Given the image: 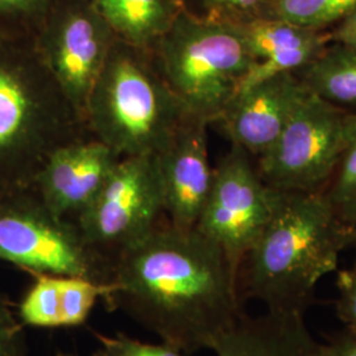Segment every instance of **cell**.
<instances>
[{
    "label": "cell",
    "instance_id": "6da1fadb",
    "mask_svg": "<svg viewBox=\"0 0 356 356\" xmlns=\"http://www.w3.org/2000/svg\"><path fill=\"white\" fill-rule=\"evenodd\" d=\"M110 284L108 310H122L185 355L211 350L244 314L225 252L195 227L168 219L115 259Z\"/></svg>",
    "mask_w": 356,
    "mask_h": 356
},
{
    "label": "cell",
    "instance_id": "7a4b0ae2",
    "mask_svg": "<svg viewBox=\"0 0 356 356\" xmlns=\"http://www.w3.org/2000/svg\"><path fill=\"white\" fill-rule=\"evenodd\" d=\"M353 231L332 210L325 191L285 193L238 270L242 301L267 312L305 316L319 281L338 269Z\"/></svg>",
    "mask_w": 356,
    "mask_h": 356
},
{
    "label": "cell",
    "instance_id": "3957f363",
    "mask_svg": "<svg viewBox=\"0 0 356 356\" xmlns=\"http://www.w3.org/2000/svg\"><path fill=\"white\" fill-rule=\"evenodd\" d=\"M88 131L33 35L0 31V191L31 188L51 153Z\"/></svg>",
    "mask_w": 356,
    "mask_h": 356
},
{
    "label": "cell",
    "instance_id": "277c9868",
    "mask_svg": "<svg viewBox=\"0 0 356 356\" xmlns=\"http://www.w3.org/2000/svg\"><path fill=\"white\" fill-rule=\"evenodd\" d=\"M152 51L116 38L90 92V134L120 157L157 156L188 116Z\"/></svg>",
    "mask_w": 356,
    "mask_h": 356
},
{
    "label": "cell",
    "instance_id": "5b68a950",
    "mask_svg": "<svg viewBox=\"0 0 356 356\" xmlns=\"http://www.w3.org/2000/svg\"><path fill=\"white\" fill-rule=\"evenodd\" d=\"M151 51L186 113L210 124L218 122L254 66L239 26L185 11Z\"/></svg>",
    "mask_w": 356,
    "mask_h": 356
},
{
    "label": "cell",
    "instance_id": "8992f818",
    "mask_svg": "<svg viewBox=\"0 0 356 356\" xmlns=\"http://www.w3.org/2000/svg\"><path fill=\"white\" fill-rule=\"evenodd\" d=\"M0 261L101 284L110 282L113 267L83 241L76 222L56 216L32 186L0 191Z\"/></svg>",
    "mask_w": 356,
    "mask_h": 356
},
{
    "label": "cell",
    "instance_id": "52a82bcc",
    "mask_svg": "<svg viewBox=\"0 0 356 356\" xmlns=\"http://www.w3.org/2000/svg\"><path fill=\"white\" fill-rule=\"evenodd\" d=\"M351 116L353 111L310 92L279 139L256 159L259 175L276 191H326L342 157Z\"/></svg>",
    "mask_w": 356,
    "mask_h": 356
},
{
    "label": "cell",
    "instance_id": "ba28073f",
    "mask_svg": "<svg viewBox=\"0 0 356 356\" xmlns=\"http://www.w3.org/2000/svg\"><path fill=\"white\" fill-rule=\"evenodd\" d=\"M164 195L156 156L122 157L89 206L76 216L83 241L111 263L161 222Z\"/></svg>",
    "mask_w": 356,
    "mask_h": 356
},
{
    "label": "cell",
    "instance_id": "9c48e42d",
    "mask_svg": "<svg viewBox=\"0 0 356 356\" xmlns=\"http://www.w3.org/2000/svg\"><path fill=\"white\" fill-rule=\"evenodd\" d=\"M259 175L251 154L232 145L216 168L213 185L195 229L225 252L236 272L280 200Z\"/></svg>",
    "mask_w": 356,
    "mask_h": 356
},
{
    "label": "cell",
    "instance_id": "30bf717a",
    "mask_svg": "<svg viewBox=\"0 0 356 356\" xmlns=\"http://www.w3.org/2000/svg\"><path fill=\"white\" fill-rule=\"evenodd\" d=\"M42 61L85 120L116 36L94 0H57L33 33Z\"/></svg>",
    "mask_w": 356,
    "mask_h": 356
},
{
    "label": "cell",
    "instance_id": "8fae6325",
    "mask_svg": "<svg viewBox=\"0 0 356 356\" xmlns=\"http://www.w3.org/2000/svg\"><path fill=\"white\" fill-rule=\"evenodd\" d=\"M309 94L293 73L269 76L239 90L216 123L232 145L257 159L279 139Z\"/></svg>",
    "mask_w": 356,
    "mask_h": 356
},
{
    "label": "cell",
    "instance_id": "7c38bea8",
    "mask_svg": "<svg viewBox=\"0 0 356 356\" xmlns=\"http://www.w3.org/2000/svg\"><path fill=\"white\" fill-rule=\"evenodd\" d=\"M207 123L188 115L165 148L156 156L166 219L179 229H194L213 185Z\"/></svg>",
    "mask_w": 356,
    "mask_h": 356
},
{
    "label": "cell",
    "instance_id": "4fadbf2b",
    "mask_svg": "<svg viewBox=\"0 0 356 356\" xmlns=\"http://www.w3.org/2000/svg\"><path fill=\"white\" fill-rule=\"evenodd\" d=\"M120 159L88 131L51 153L32 188L56 216L74 222L102 189Z\"/></svg>",
    "mask_w": 356,
    "mask_h": 356
},
{
    "label": "cell",
    "instance_id": "5bb4252c",
    "mask_svg": "<svg viewBox=\"0 0 356 356\" xmlns=\"http://www.w3.org/2000/svg\"><path fill=\"white\" fill-rule=\"evenodd\" d=\"M236 26L254 60L242 88L269 76L298 73L330 42L329 31L310 29L273 16Z\"/></svg>",
    "mask_w": 356,
    "mask_h": 356
},
{
    "label": "cell",
    "instance_id": "9a60e30c",
    "mask_svg": "<svg viewBox=\"0 0 356 356\" xmlns=\"http://www.w3.org/2000/svg\"><path fill=\"white\" fill-rule=\"evenodd\" d=\"M28 286L16 316L33 329H72L86 323L97 302L111 292V284L85 277L29 272Z\"/></svg>",
    "mask_w": 356,
    "mask_h": 356
},
{
    "label": "cell",
    "instance_id": "2e32d148",
    "mask_svg": "<svg viewBox=\"0 0 356 356\" xmlns=\"http://www.w3.org/2000/svg\"><path fill=\"white\" fill-rule=\"evenodd\" d=\"M317 343L304 316L267 312L260 317L243 314L211 350L216 356H314Z\"/></svg>",
    "mask_w": 356,
    "mask_h": 356
},
{
    "label": "cell",
    "instance_id": "e0dca14e",
    "mask_svg": "<svg viewBox=\"0 0 356 356\" xmlns=\"http://www.w3.org/2000/svg\"><path fill=\"white\" fill-rule=\"evenodd\" d=\"M94 3L116 38L148 51L184 11L181 0H94Z\"/></svg>",
    "mask_w": 356,
    "mask_h": 356
},
{
    "label": "cell",
    "instance_id": "ac0fdd59",
    "mask_svg": "<svg viewBox=\"0 0 356 356\" xmlns=\"http://www.w3.org/2000/svg\"><path fill=\"white\" fill-rule=\"evenodd\" d=\"M296 76L321 99L356 111V48L330 41Z\"/></svg>",
    "mask_w": 356,
    "mask_h": 356
},
{
    "label": "cell",
    "instance_id": "d6986e66",
    "mask_svg": "<svg viewBox=\"0 0 356 356\" xmlns=\"http://www.w3.org/2000/svg\"><path fill=\"white\" fill-rule=\"evenodd\" d=\"M325 194L337 216L356 227V111H353L347 143Z\"/></svg>",
    "mask_w": 356,
    "mask_h": 356
},
{
    "label": "cell",
    "instance_id": "ffe728a7",
    "mask_svg": "<svg viewBox=\"0 0 356 356\" xmlns=\"http://www.w3.org/2000/svg\"><path fill=\"white\" fill-rule=\"evenodd\" d=\"M356 8V0H276L270 16L297 26L330 31Z\"/></svg>",
    "mask_w": 356,
    "mask_h": 356
},
{
    "label": "cell",
    "instance_id": "44dd1931",
    "mask_svg": "<svg viewBox=\"0 0 356 356\" xmlns=\"http://www.w3.org/2000/svg\"><path fill=\"white\" fill-rule=\"evenodd\" d=\"M185 13L193 16L243 24L257 17L270 16L276 0H181Z\"/></svg>",
    "mask_w": 356,
    "mask_h": 356
},
{
    "label": "cell",
    "instance_id": "7402d4cb",
    "mask_svg": "<svg viewBox=\"0 0 356 356\" xmlns=\"http://www.w3.org/2000/svg\"><path fill=\"white\" fill-rule=\"evenodd\" d=\"M57 0H0V31L33 35Z\"/></svg>",
    "mask_w": 356,
    "mask_h": 356
},
{
    "label": "cell",
    "instance_id": "603a6c76",
    "mask_svg": "<svg viewBox=\"0 0 356 356\" xmlns=\"http://www.w3.org/2000/svg\"><path fill=\"white\" fill-rule=\"evenodd\" d=\"M99 348L94 356H186L182 351L169 344H152L132 339L126 334L108 337L94 331Z\"/></svg>",
    "mask_w": 356,
    "mask_h": 356
},
{
    "label": "cell",
    "instance_id": "cb8c5ba5",
    "mask_svg": "<svg viewBox=\"0 0 356 356\" xmlns=\"http://www.w3.org/2000/svg\"><path fill=\"white\" fill-rule=\"evenodd\" d=\"M23 327L8 297L0 291V356H26Z\"/></svg>",
    "mask_w": 356,
    "mask_h": 356
},
{
    "label": "cell",
    "instance_id": "d4e9b609",
    "mask_svg": "<svg viewBox=\"0 0 356 356\" xmlns=\"http://www.w3.org/2000/svg\"><path fill=\"white\" fill-rule=\"evenodd\" d=\"M337 289V316L344 329L356 332V264L338 272Z\"/></svg>",
    "mask_w": 356,
    "mask_h": 356
},
{
    "label": "cell",
    "instance_id": "484cf974",
    "mask_svg": "<svg viewBox=\"0 0 356 356\" xmlns=\"http://www.w3.org/2000/svg\"><path fill=\"white\" fill-rule=\"evenodd\" d=\"M314 356H356V332H335L325 343H317Z\"/></svg>",
    "mask_w": 356,
    "mask_h": 356
},
{
    "label": "cell",
    "instance_id": "4316f807",
    "mask_svg": "<svg viewBox=\"0 0 356 356\" xmlns=\"http://www.w3.org/2000/svg\"><path fill=\"white\" fill-rule=\"evenodd\" d=\"M330 41L356 48V8L331 28Z\"/></svg>",
    "mask_w": 356,
    "mask_h": 356
},
{
    "label": "cell",
    "instance_id": "83f0119b",
    "mask_svg": "<svg viewBox=\"0 0 356 356\" xmlns=\"http://www.w3.org/2000/svg\"><path fill=\"white\" fill-rule=\"evenodd\" d=\"M54 356H76L74 354H72V353H64V351H58V353H56Z\"/></svg>",
    "mask_w": 356,
    "mask_h": 356
},
{
    "label": "cell",
    "instance_id": "f1b7e54d",
    "mask_svg": "<svg viewBox=\"0 0 356 356\" xmlns=\"http://www.w3.org/2000/svg\"><path fill=\"white\" fill-rule=\"evenodd\" d=\"M351 247L356 248V227L353 231V242H351Z\"/></svg>",
    "mask_w": 356,
    "mask_h": 356
}]
</instances>
